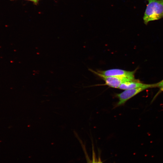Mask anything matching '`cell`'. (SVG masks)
Here are the masks:
<instances>
[{"label": "cell", "instance_id": "obj_3", "mask_svg": "<svg viewBox=\"0 0 163 163\" xmlns=\"http://www.w3.org/2000/svg\"><path fill=\"white\" fill-rule=\"evenodd\" d=\"M90 70L104 81L105 84L104 85L113 88H119L120 85L122 83L126 81H133L123 77L106 76L101 74L97 72H96L91 69Z\"/></svg>", "mask_w": 163, "mask_h": 163}, {"label": "cell", "instance_id": "obj_1", "mask_svg": "<svg viewBox=\"0 0 163 163\" xmlns=\"http://www.w3.org/2000/svg\"><path fill=\"white\" fill-rule=\"evenodd\" d=\"M147 5L143 17L144 22L147 24L150 21L163 18V0H147Z\"/></svg>", "mask_w": 163, "mask_h": 163}, {"label": "cell", "instance_id": "obj_2", "mask_svg": "<svg viewBox=\"0 0 163 163\" xmlns=\"http://www.w3.org/2000/svg\"><path fill=\"white\" fill-rule=\"evenodd\" d=\"M157 83L152 84H146L143 87L124 90L120 93L116 94V97L119 99L116 106H120L124 104L129 100L139 93L148 88L157 87Z\"/></svg>", "mask_w": 163, "mask_h": 163}, {"label": "cell", "instance_id": "obj_7", "mask_svg": "<svg viewBox=\"0 0 163 163\" xmlns=\"http://www.w3.org/2000/svg\"><path fill=\"white\" fill-rule=\"evenodd\" d=\"M157 87L160 88V91H163V80L157 83Z\"/></svg>", "mask_w": 163, "mask_h": 163}, {"label": "cell", "instance_id": "obj_8", "mask_svg": "<svg viewBox=\"0 0 163 163\" xmlns=\"http://www.w3.org/2000/svg\"><path fill=\"white\" fill-rule=\"evenodd\" d=\"M11 1H14L15 0H11ZM27 0L28 1H31L33 2L35 4L37 5L39 0Z\"/></svg>", "mask_w": 163, "mask_h": 163}, {"label": "cell", "instance_id": "obj_5", "mask_svg": "<svg viewBox=\"0 0 163 163\" xmlns=\"http://www.w3.org/2000/svg\"><path fill=\"white\" fill-rule=\"evenodd\" d=\"M146 84L136 80L134 81H126L122 83L119 88L123 90L132 89L143 87Z\"/></svg>", "mask_w": 163, "mask_h": 163}, {"label": "cell", "instance_id": "obj_6", "mask_svg": "<svg viewBox=\"0 0 163 163\" xmlns=\"http://www.w3.org/2000/svg\"><path fill=\"white\" fill-rule=\"evenodd\" d=\"M93 160L91 163H102L101 160V158L100 157H99L98 160L97 161L96 160L94 151H93Z\"/></svg>", "mask_w": 163, "mask_h": 163}, {"label": "cell", "instance_id": "obj_4", "mask_svg": "<svg viewBox=\"0 0 163 163\" xmlns=\"http://www.w3.org/2000/svg\"><path fill=\"white\" fill-rule=\"evenodd\" d=\"M98 72L106 76H115L124 77L131 80H135V71H130L120 69H112L106 70H98Z\"/></svg>", "mask_w": 163, "mask_h": 163}]
</instances>
